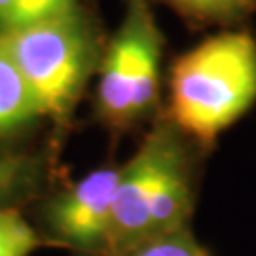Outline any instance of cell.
I'll list each match as a JSON object with an SVG mask.
<instances>
[{
	"label": "cell",
	"mask_w": 256,
	"mask_h": 256,
	"mask_svg": "<svg viewBox=\"0 0 256 256\" xmlns=\"http://www.w3.org/2000/svg\"><path fill=\"white\" fill-rule=\"evenodd\" d=\"M256 101V40L226 30L182 54L171 72L173 122L186 137L212 144Z\"/></svg>",
	"instance_id": "1"
},
{
	"label": "cell",
	"mask_w": 256,
	"mask_h": 256,
	"mask_svg": "<svg viewBox=\"0 0 256 256\" xmlns=\"http://www.w3.org/2000/svg\"><path fill=\"white\" fill-rule=\"evenodd\" d=\"M42 116L66 120L101 64L97 30L78 8L34 25L4 30Z\"/></svg>",
	"instance_id": "2"
},
{
	"label": "cell",
	"mask_w": 256,
	"mask_h": 256,
	"mask_svg": "<svg viewBox=\"0 0 256 256\" xmlns=\"http://www.w3.org/2000/svg\"><path fill=\"white\" fill-rule=\"evenodd\" d=\"M164 36L146 0H129L126 18L99 64V112L126 128L154 108Z\"/></svg>",
	"instance_id": "3"
},
{
	"label": "cell",
	"mask_w": 256,
	"mask_h": 256,
	"mask_svg": "<svg viewBox=\"0 0 256 256\" xmlns=\"http://www.w3.org/2000/svg\"><path fill=\"white\" fill-rule=\"evenodd\" d=\"M118 178L120 167H101L48 198L40 210L42 243L68 248L74 256L104 254Z\"/></svg>",
	"instance_id": "4"
},
{
	"label": "cell",
	"mask_w": 256,
	"mask_h": 256,
	"mask_svg": "<svg viewBox=\"0 0 256 256\" xmlns=\"http://www.w3.org/2000/svg\"><path fill=\"white\" fill-rule=\"evenodd\" d=\"M186 138L173 122H160L144 137L137 152L120 165L106 252L133 247L148 239L150 210L160 192L167 164Z\"/></svg>",
	"instance_id": "5"
},
{
	"label": "cell",
	"mask_w": 256,
	"mask_h": 256,
	"mask_svg": "<svg viewBox=\"0 0 256 256\" xmlns=\"http://www.w3.org/2000/svg\"><path fill=\"white\" fill-rule=\"evenodd\" d=\"M38 118L42 114L36 99L0 30V140L18 135Z\"/></svg>",
	"instance_id": "6"
},
{
	"label": "cell",
	"mask_w": 256,
	"mask_h": 256,
	"mask_svg": "<svg viewBox=\"0 0 256 256\" xmlns=\"http://www.w3.org/2000/svg\"><path fill=\"white\" fill-rule=\"evenodd\" d=\"M44 158L32 154H0V210L21 209L34 200L46 182Z\"/></svg>",
	"instance_id": "7"
},
{
	"label": "cell",
	"mask_w": 256,
	"mask_h": 256,
	"mask_svg": "<svg viewBox=\"0 0 256 256\" xmlns=\"http://www.w3.org/2000/svg\"><path fill=\"white\" fill-rule=\"evenodd\" d=\"M182 18L203 25H232L252 12L247 0H165Z\"/></svg>",
	"instance_id": "8"
},
{
	"label": "cell",
	"mask_w": 256,
	"mask_h": 256,
	"mask_svg": "<svg viewBox=\"0 0 256 256\" xmlns=\"http://www.w3.org/2000/svg\"><path fill=\"white\" fill-rule=\"evenodd\" d=\"M99 256H212L190 228H182L160 238L146 239L133 247Z\"/></svg>",
	"instance_id": "9"
},
{
	"label": "cell",
	"mask_w": 256,
	"mask_h": 256,
	"mask_svg": "<svg viewBox=\"0 0 256 256\" xmlns=\"http://www.w3.org/2000/svg\"><path fill=\"white\" fill-rule=\"evenodd\" d=\"M44 245L21 209L0 210V256H30Z\"/></svg>",
	"instance_id": "10"
},
{
	"label": "cell",
	"mask_w": 256,
	"mask_h": 256,
	"mask_svg": "<svg viewBox=\"0 0 256 256\" xmlns=\"http://www.w3.org/2000/svg\"><path fill=\"white\" fill-rule=\"evenodd\" d=\"M78 6V0H12L0 30H16L27 25H34L66 14Z\"/></svg>",
	"instance_id": "11"
},
{
	"label": "cell",
	"mask_w": 256,
	"mask_h": 256,
	"mask_svg": "<svg viewBox=\"0 0 256 256\" xmlns=\"http://www.w3.org/2000/svg\"><path fill=\"white\" fill-rule=\"evenodd\" d=\"M247 2H248V6H250L252 10L256 8V0H247Z\"/></svg>",
	"instance_id": "12"
}]
</instances>
